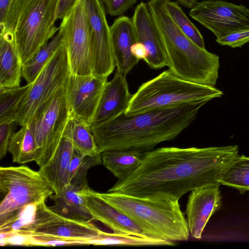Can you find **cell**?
Here are the masks:
<instances>
[{"label":"cell","mask_w":249,"mask_h":249,"mask_svg":"<svg viewBox=\"0 0 249 249\" xmlns=\"http://www.w3.org/2000/svg\"><path fill=\"white\" fill-rule=\"evenodd\" d=\"M0 222L24 207L46 200L54 191L38 171L25 165L0 167Z\"/></svg>","instance_id":"8992f818"},{"label":"cell","mask_w":249,"mask_h":249,"mask_svg":"<svg viewBox=\"0 0 249 249\" xmlns=\"http://www.w3.org/2000/svg\"><path fill=\"white\" fill-rule=\"evenodd\" d=\"M18 123L16 121L0 123V160H1L8 152L10 139L16 132Z\"/></svg>","instance_id":"836d02e7"},{"label":"cell","mask_w":249,"mask_h":249,"mask_svg":"<svg viewBox=\"0 0 249 249\" xmlns=\"http://www.w3.org/2000/svg\"><path fill=\"white\" fill-rule=\"evenodd\" d=\"M71 118L64 85L28 124L37 145L38 158L36 162L39 167L53 156Z\"/></svg>","instance_id":"30bf717a"},{"label":"cell","mask_w":249,"mask_h":249,"mask_svg":"<svg viewBox=\"0 0 249 249\" xmlns=\"http://www.w3.org/2000/svg\"><path fill=\"white\" fill-rule=\"evenodd\" d=\"M147 3L164 44L169 70L185 80L214 87L219 56L197 45L178 28L167 13L164 0H150Z\"/></svg>","instance_id":"3957f363"},{"label":"cell","mask_w":249,"mask_h":249,"mask_svg":"<svg viewBox=\"0 0 249 249\" xmlns=\"http://www.w3.org/2000/svg\"><path fill=\"white\" fill-rule=\"evenodd\" d=\"M131 51L133 55L139 61L142 59L144 61L148 55L145 46L139 42H136L132 46Z\"/></svg>","instance_id":"8d00e7d4"},{"label":"cell","mask_w":249,"mask_h":249,"mask_svg":"<svg viewBox=\"0 0 249 249\" xmlns=\"http://www.w3.org/2000/svg\"><path fill=\"white\" fill-rule=\"evenodd\" d=\"M102 164L118 180L128 176L141 164L143 152L129 149L111 150L101 153Z\"/></svg>","instance_id":"603a6c76"},{"label":"cell","mask_w":249,"mask_h":249,"mask_svg":"<svg viewBox=\"0 0 249 249\" xmlns=\"http://www.w3.org/2000/svg\"><path fill=\"white\" fill-rule=\"evenodd\" d=\"M27 235L25 246H57L68 245H88L86 240H68L57 237Z\"/></svg>","instance_id":"f546056e"},{"label":"cell","mask_w":249,"mask_h":249,"mask_svg":"<svg viewBox=\"0 0 249 249\" xmlns=\"http://www.w3.org/2000/svg\"><path fill=\"white\" fill-rule=\"evenodd\" d=\"M216 41L221 45H226L232 48L241 47L249 42V27L233 32L216 39Z\"/></svg>","instance_id":"1f68e13d"},{"label":"cell","mask_w":249,"mask_h":249,"mask_svg":"<svg viewBox=\"0 0 249 249\" xmlns=\"http://www.w3.org/2000/svg\"><path fill=\"white\" fill-rule=\"evenodd\" d=\"M31 86L0 88V123L16 121L20 104Z\"/></svg>","instance_id":"4316f807"},{"label":"cell","mask_w":249,"mask_h":249,"mask_svg":"<svg viewBox=\"0 0 249 249\" xmlns=\"http://www.w3.org/2000/svg\"><path fill=\"white\" fill-rule=\"evenodd\" d=\"M86 8L93 32L92 74L107 78L116 64L105 8L101 0H87Z\"/></svg>","instance_id":"4fadbf2b"},{"label":"cell","mask_w":249,"mask_h":249,"mask_svg":"<svg viewBox=\"0 0 249 249\" xmlns=\"http://www.w3.org/2000/svg\"><path fill=\"white\" fill-rule=\"evenodd\" d=\"M12 0H0V26L4 22Z\"/></svg>","instance_id":"74e56055"},{"label":"cell","mask_w":249,"mask_h":249,"mask_svg":"<svg viewBox=\"0 0 249 249\" xmlns=\"http://www.w3.org/2000/svg\"><path fill=\"white\" fill-rule=\"evenodd\" d=\"M220 184L235 188L240 194L249 191V157L239 156L224 173Z\"/></svg>","instance_id":"83f0119b"},{"label":"cell","mask_w":249,"mask_h":249,"mask_svg":"<svg viewBox=\"0 0 249 249\" xmlns=\"http://www.w3.org/2000/svg\"><path fill=\"white\" fill-rule=\"evenodd\" d=\"M132 18L137 42L144 45L147 52L144 61L153 69L167 66L164 44L147 3L143 1L139 3Z\"/></svg>","instance_id":"2e32d148"},{"label":"cell","mask_w":249,"mask_h":249,"mask_svg":"<svg viewBox=\"0 0 249 249\" xmlns=\"http://www.w3.org/2000/svg\"><path fill=\"white\" fill-rule=\"evenodd\" d=\"M106 13L111 16H121L133 8L137 0H101Z\"/></svg>","instance_id":"d6a6232c"},{"label":"cell","mask_w":249,"mask_h":249,"mask_svg":"<svg viewBox=\"0 0 249 249\" xmlns=\"http://www.w3.org/2000/svg\"><path fill=\"white\" fill-rule=\"evenodd\" d=\"M104 232L91 221L66 218L49 208L39 223L24 234L89 242Z\"/></svg>","instance_id":"9a60e30c"},{"label":"cell","mask_w":249,"mask_h":249,"mask_svg":"<svg viewBox=\"0 0 249 249\" xmlns=\"http://www.w3.org/2000/svg\"><path fill=\"white\" fill-rule=\"evenodd\" d=\"M222 95L223 92L214 87L185 80L168 70L142 84L132 94L124 113L133 115L181 104L210 101Z\"/></svg>","instance_id":"5b68a950"},{"label":"cell","mask_w":249,"mask_h":249,"mask_svg":"<svg viewBox=\"0 0 249 249\" xmlns=\"http://www.w3.org/2000/svg\"><path fill=\"white\" fill-rule=\"evenodd\" d=\"M107 82V78L93 74L78 75L70 73L65 88L71 117L89 126Z\"/></svg>","instance_id":"7c38bea8"},{"label":"cell","mask_w":249,"mask_h":249,"mask_svg":"<svg viewBox=\"0 0 249 249\" xmlns=\"http://www.w3.org/2000/svg\"><path fill=\"white\" fill-rule=\"evenodd\" d=\"M90 192L134 220L150 238L173 242L189 239L186 219L178 200L151 199L117 192L99 193L91 189Z\"/></svg>","instance_id":"277c9868"},{"label":"cell","mask_w":249,"mask_h":249,"mask_svg":"<svg viewBox=\"0 0 249 249\" xmlns=\"http://www.w3.org/2000/svg\"><path fill=\"white\" fill-rule=\"evenodd\" d=\"M74 151L71 139L63 135L50 160L39 167V172L55 196L60 195L68 185V169Z\"/></svg>","instance_id":"44dd1931"},{"label":"cell","mask_w":249,"mask_h":249,"mask_svg":"<svg viewBox=\"0 0 249 249\" xmlns=\"http://www.w3.org/2000/svg\"><path fill=\"white\" fill-rule=\"evenodd\" d=\"M111 43L117 71L126 76L139 60L132 54V46L137 42L132 18L120 16L110 26Z\"/></svg>","instance_id":"d6986e66"},{"label":"cell","mask_w":249,"mask_h":249,"mask_svg":"<svg viewBox=\"0 0 249 249\" xmlns=\"http://www.w3.org/2000/svg\"><path fill=\"white\" fill-rule=\"evenodd\" d=\"M165 8L178 28L200 47L205 49L203 37L196 27L190 21L178 3L164 0Z\"/></svg>","instance_id":"f1b7e54d"},{"label":"cell","mask_w":249,"mask_h":249,"mask_svg":"<svg viewBox=\"0 0 249 249\" xmlns=\"http://www.w3.org/2000/svg\"><path fill=\"white\" fill-rule=\"evenodd\" d=\"M89 169L87 165H82L62 194L51 196L54 202L50 207L53 211L68 218L94 220L88 206L90 189L87 180Z\"/></svg>","instance_id":"5bb4252c"},{"label":"cell","mask_w":249,"mask_h":249,"mask_svg":"<svg viewBox=\"0 0 249 249\" xmlns=\"http://www.w3.org/2000/svg\"><path fill=\"white\" fill-rule=\"evenodd\" d=\"M13 162L25 164L36 161L38 150L34 135L29 125L22 126L11 137L8 147Z\"/></svg>","instance_id":"cb8c5ba5"},{"label":"cell","mask_w":249,"mask_h":249,"mask_svg":"<svg viewBox=\"0 0 249 249\" xmlns=\"http://www.w3.org/2000/svg\"><path fill=\"white\" fill-rule=\"evenodd\" d=\"M86 157L81 155L75 150L68 169V178L69 184L84 161Z\"/></svg>","instance_id":"e575fe53"},{"label":"cell","mask_w":249,"mask_h":249,"mask_svg":"<svg viewBox=\"0 0 249 249\" xmlns=\"http://www.w3.org/2000/svg\"><path fill=\"white\" fill-rule=\"evenodd\" d=\"M70 73L67 53L62 41L47 62L20 105L16 121L20 126L28 125L63 87Z\"/></svg>","instance_id":"9c48e42d"},{"label":"cell","mask_w":249,"mask_h":249,"mask_svg":"<svg viewBox=\"0 0 249 249\" xmlns=\"http://www.w3.org/2000/svg\"><path fill=\"white\" fill-rule=\"evenodd\" d=\"M28 0H12L0 33H14L16 25Z\"/></svg>","instance_id":"4dcf8cb0"},{"label":"cell","mask_w":249,"mask_h":249,"mask_svg":"<svg viewBox=\"0 0 249 249\" xmlns=\"http://www.w3.org/2000/svg\"><path fill=\"white\" fill-rule=\"evenodd\" d=\"M64 135L71 139L75 150L81 155L93 157L100 154L89 126L84 122L71 117Z\"/></svg>","instance_id":"d4e9b609"},{"label":"cell","mask_w":249,"mask_h":249,"mask_svg":"<svg viewBox=\"0 0 249 249\" xmlns=\"http://www.w3.org/2000/svg\"><path fill=\"white\" fill-rule=\"evenodd\" d=\"M22 66L14 33H0V88L20 86Z\"/></svg>","instance_id":"7402d4cb"},{"label":"cell","mask_w":249,"mask_h":249,"mask_svg":"<svg viewBox=\"0 0 249 249\" xmlns=\"http://www.w3.org/2000/svg\"><path fill=\"white\" fill-rule=\"evenodd\" d=\"M58 0H28L16 25V45L22 65L52 39L59 28L54 23Z\"/></svg>","instance_id":"52a82bcc"},{"label":"cell","mask_w":249,"mask_h":249,"mask_svg":"<svg viewBox=\"0 0 249 249\" xmlns=\"http://www.w3.org/2000/svg\"><path fill=\"white\" fill-rule=\"evenodd\" d=\"M126 77L116 70L112 80L107 81L90 125L104 123L125 113L132 96Z\"/></svg>","instance_id":"ac0fdd59"},{"label":"cell","mask_w":249,"mask_h":249,"mask_svg":"<svg viewBox=\"0 0 249 249\" xmlns=\"http://www.w3.org/2000/svg\"><path fill=\"white\" fill-rule=\"evenodd\" d=\"M219 186L212 184L191 191L186 205V219L190 234L195 239L201 238L209 219L221 207Z\"/></svg>","instance_id":"e0dca14e"},{"label":"cell","mask_w":249,"mask_h":249,"mask_svg":"<svg viewBox=\"0 0 249 249\" xmlns=\"http://www.w3.org/2000/svg\"><path fill=\"white\" fill-rule=\"evenodd\" d=\"M189 15L212 32L216 39L249 27V8L221 0L197 2Z\"/></svg>","instance_id":"8fae6325"},{"label":"cell","mask_w":249,"mask_h":249,"mask_svg":"<svg viewBox=\"0 0 249 249\" xmlns=\"http://www.w3.org/2000/svg\"><path fill=\"white\" fill-rule=\"evenodd\" d=\"M62 41V34L59 30L49 42L42 47L28 62L23 65L22 74L27 84L36 78Z\"/></svg>","instance_id":"484cf974"},{"label":"cell","mask_w":249,"mask_h":249,"mask_svg":"<svg viewBox=\"0 0 249 249\" xmlns=\"http://www.w3.org/2000/svg\"><path fill=\"white\" fill-rule=\"evenodd\" d=\"M237 145L165 147L143 152L140 166L107 192L155 200L179 199L196 188L218 184L239 156Z\"/></svg>","instance_id":"6da1fadb"},{"label":"cell","mask_w":249,"mask_h":249,"mask_svg":"<svg viewBox=\"0 0 249 249\" xmlns=\"http://www.w3.org/2000/svg\"><path fill=\"white\" fill-rule=\"evenodd\" d=\"M86 0H76L59 28L67 53L70 73L78 75L92 74L93 32Z\"/></svg>","instance_id":"ba28073f"},{"label":"cell","mask_w":249,"mask_h":249,"mask_svg":"<svg viewBox=\"0 0 249 249\" xmlns=\"http://www.w3.org/2000/svg\"><path fill=\"white\" fill-rule=\"evenodd\" d=\"M181 5L187 8L191 9L197 2V0H176Z\"/></svg>","instance_id":"f35d334b"},{"label":"cell","mask_w":249,"mask_h":249,"mask_svg":"<svg viewBox=\"0 0 249 249\" xmlns=\"http://www.w3.org/2000/svg\"><path fill=\"white\" fill-rule=\"evenodd\" d=\"M88 206L93 218L114 232L150 238L134 220L89 190Z\"/></svg>","instance_id":"ffe728a7"},{"label":"cell","mask_w":249,"mask_h":249,"mask_svg":"<svg viewBox=\"0 0 249 249\" xmlns=\"http://www.w3.org/2000/svg\"><path fill=\"white\" fill-rule=\"evenodd\" d=\"M208 101L181 104L133 115L121 114L104 123L91 125L99 153L129 149L142 152L175 139L196 117Z\"/></svg>","instance_id":"7a4b0ae2"},{"label":"cell","mask_w":249,"mask_h":249,"mask_svg":"<svg viewBox=\"0 0 249 249\" xmlns=\"http://www.w3.org/2000/svg\"><path fill=\"white\" fill-rule=\"evenodd\" d=\"M76 0H58L55 20L63 19L74 4Z\"/></svg>","instance_id":"d590c367"}]
</instances>
